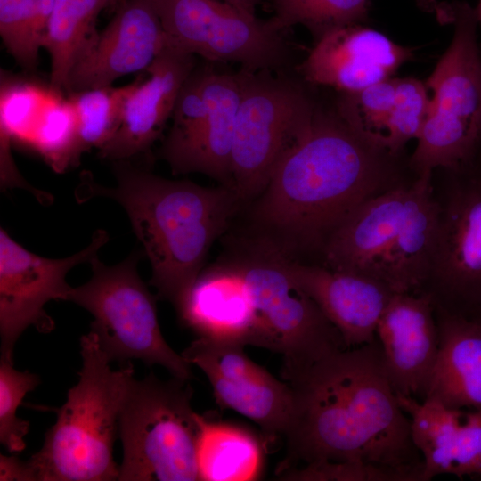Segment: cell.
<instances>
[{"instance_id": "ba28073f", "label": "cell", "mask_w": 481, "mask_h": 481, "mask_svg": "<svg viewBox=\"0 0 481 481\" xmlns=\"http://www.w3.org/2000/svg\"><path fill=\"white\" fill-rule=\"evenodd\" d=\"M143 252H134L114 265L98 256L90 262L92 277L71 288L67 301L88 311L91 330L110 362L132 359L160 365L172 377L190 380L192 364L165 340L158 321L156 298L141 279L137 265Z\"/></svg>"}, {"instance_id": "4316f807", "label": "cell", "mask_w": 481, "mask_h": 481, "mask_svg": "<svg viewBox=\"0 0 481 481\" xmlns=\"http://www.w3.org/2000/svg\"><path fill=\"white\" fill-rule=\"evenodd\" d=\"M396 398L410 419L411 436L424 461L422 481L450 474L454 441L464 412L433 399L420 402L400 394Z\"/></svg>"}, {"instance_id": "44dd1931", "label": "cell", "mask_w": 481, "mask_h": 481, "mask_svg": "<svg viewBox=\"0 0 481 481\" xmlns=\"http://www.w3.org/2000/svg\"><path fill=\"white\" fill-rule=\"evenodd\" d=\"M407 197L408 187L395 186L361 203L324 243L323 265L382 281L383 264L401 227Z\"/></svg>"}, {"instance_id": "4dcf8cb0", "label": "cell", "mask_w": 481, "mask_h": 481, "mask_svg": "<svg viewBox=\"0 0 481 481\" xmlns=\"http://www.w3.org/2000/svg\"><path fill=\"white\" fill-rule=\"evenodd\" d=\"M39 384L38 375L17 371L13 361L0 357V442L10 452L26 448L29 422L19 418L17 410L25 395Z\"/></svg>"}, {"instance_id": "7c38bea8", "label": "cell", "mask_w": 481, "mask_h": 481, "mask_svg": "<svg viewBox=\"0 0 481 481\" xmlns=\"http://www.w3.org/2000/svg\"><path fill=\"white\" fill-rule=\"evenodd\" d=\"M105 230H97L90 244L64 258L38 256L0 230V336L1 357L13 361V350L29 327L46 334L54 329L45 306L51 300H68L66 281L76 265L88 263L108 241Z\"/></svg>"}, {"instance_id": "8d00e7d4", "label": "cell", "mask_w": 481, "mask_h": 481, "mask_svg": "<svg viewBox=\"0 0 481 481\" xmlns=\"http://www.w3.org/2000/svg\"><path fill=\"white\" fill-rule=\"evenodd\" d=\"M224 1L237 9L250 13L255 14L256 8L261 0H221Z\"/></svg>"}, {"instance_id": "9c48e42d", "label": "cell", "mask_w": 481, "mask_h": 481, "mask_svg": "<svg viewBox=\"0 0 481 481\" xmlns=\"http://www.w3.org/2000/svg\"><path fill=\"white\" fill-rule=\"evenodd\" d=\"M240 264L256 312L254 346L283 356L282 373L347 349L337 328L292 277L287 254L275 245Z\"/></svg>"}, {"instance_id": "4fadbf2b", "label": "cell", "mask_w": 481, "mask_h": 481, "mask_svg": "<svg viewBox=\"0 0 481 481\" xmlns=\"http://www.w3.org/2000/svg\"><path fill=\"white\" fill-rule=\"evenodd\" d=\"M420 291L434 308L481 322V175L460 183L441 210L431 273Z\"/></svg>"}, {"instance_id": "d590c367", "label": "cell", "mask_w": 481, "mask_h": 481, "mask_svg": "<svg viewBox=\"0 0 481 481\" xmlns=\"http://www.w3.org/2000/svg\"><path fill=\"white\" fill-rule=\"evenodd\" d=\"M418 4L425 11L436 14L441 22H452L453 20V5L440 4L436 0H416Z\"/></svg>"}, {"instance_id": "30bf717a", "label": "cell", "mask_w": 481, "mask_h": 481, "mask_svg": "<svg viewBox=\"0 0 481 481\" xmlns=\"http://www.w3.org/2000/svg\"><path fill=\"white\" fill-rule=\"evenodd\" d=\"M169 44L249 71L291 70L292 48L268 20L221 0H150Z\"/></svg>"}, {"instance_id": "d6a6232c", "label": "cell", "mask_w": 481, "mask_h": 481, "mask_svg": "<svg viewBox=\"0 0 481 481\" xmlns=\"http://www.w3.org/2000/svg\"><path fill=\"white\" fill-rule=\"evenodd\" d=\"M281 479L298 481H408L395 470L363 461H322L291 469Z\"/></svg>"}, {"instance_id": "9a60e30c", "label": "cell", "mask_w": 481, "mask_h": 481, "mask_svg": "<svg viewBox=\"0 0 481 481\" xmlns=\"http://www.w3.org/2000/svg\"><path fill=\"white\" fill-rule=\"evenodd\" d=\"M150 0H125L74 66L69 93L112 86L124 76L146 70L167 45Z\"/></svg>"}, {"instance_id": "ffe728a7", "label": "cell", "mask_w": 481, "mask_h": 481, "mask_svg": "<svg viewBox=\"0 0 481 481\" xmlns=\"http://www.w3.org/2000/svg\"><path fill=\"white\" fill-rule=\"evenodd\" d=\"M288 267L297 283L339 331L347 348L376 340L379 321L394 295L387 284L289 258Z\"/></svg>"}, {"instance_id": "5bb4252c", "label": "cell", "mask_w": 481, "mask_h": 481, "mask_svg": "<svg viewBox=\"0 0 481 481\" xmlns=\"http://www.w3.org/2000/svg\"><path fill=\"white\" fill-rule=\"evenodd\" d=\"M244 346L197 338L181 355L205 373L222 407L249 418L268 437L283 436L293 412L292 388L254 363Z\"/></svg>"}, {"instance_id": "ac0fdd59", "label": "cell", "mask_w": 481, "mask_h": 481, "mask_svg": "<svg viewBox=\"0 0 481 481\" xmlns=\"http://www.w3.org/2000/svg\"><path fill=\"white\" fill-rule=\"evenodd\" d=\"M196 63L194 55L167 43L125 101L117 131L99 150L113 161L146 151L172 117L179 92Z\"/></svg>"}, {"instance_id": "e575fe53", "label": "cell", "mask_w": 481, "mask_h": 481, "mask_svg": "<svg viewBox=\"0 0 481 481\" xmlns=\"http://www.w3.org/2000/svg\"><path fill=\"white\" fill-rule=\"evenodd\" d=\"M0 480L37 481L28 461L17 456L0 455Z\"/></svg>"}, {"instance_id": "3957f363", "label": "cell", "mask_w": 481, "mask_h": 481, "mask_svg": "<svg viewBox=\"0 0 481 481\" xmlns=\"http://www.w3.org/2000/svg\"><path fill=\"white\" fill-rule=\"evenodd\" d=\"M115 186L99 184L84 171L75 190L78 202L109 198L126 210L151 265L158 297L178 306L202 272L207 254L225 229L239 201L228 186L204 187L169 180L116 161Z\"/></svg>"}, {"instance_id": "52a82bcc", "label": "cell", "mask_w": 481, "mask_h": 481, "mask_svg": "<svg viewBox=\"0 0 481 481\" xmlns=\"http://www.w3.org/2000/svg\"><path fill=\"white\" fill-rule=\"evenodd\" d=\"M239 71L229 188L245 200L264 191L279 160L311 127L318 105L291 70Z\"/></svg>"}, {"instance_id": "277c9868", "label": "cell", "mask_w": 481, "mask_h": 481, "mask_svg": "<svg viewBox=\"0 0 481 481\" xmlns=\"http://www.w3.org/2000/svg\"><path fill=\"white\" fill-rule=\"evenodd\" d=\"M80 354L78 381L54 409L57 420L43 446L28 460L37 481L118 480L113 447L134 365L128 361L112 370L92 331L80 338Z\"/></svg>"}, {"instance_id": "7a4b0ae2", "label": "cell", "mask_w": 481, "mask_h": 481, "mask_svg": "<svg viewBox=\"0 0 481 481\" xmlns=\"http://www.w3.org/2000/svg\"><path fill=\"white\" fill-rule=\"evenodd\" d=\"M384 153L357 136L336 111L318 107L308 131L281 157L257 207L270 229L322 247L361 203L386 187Z\"/></svg>"}, {"instance_id": "7402d4cb", "label": "cell", "mask_w": 481, "mask_h": 481, "mask_svg": "<svg viewBox=\"0 0 481 481\" xmlns=\"http://www.w3.org/2000/svg\"><path fill=\"white\" fill-rule=\"evenodd\" d=\"M175 309L197 338L254 346L255 306L240 265L202 271Z\"/></svg>"}, {"instance_id": "5b68a950", "label": "cell", "mask_w": 481, "mask_h": 481, "mask_svg": "<svg viewBox=\"0 0 481 481\" xmlns=\"http://www.w3.org/2000/svg\"><path fill=\"white\" fill-rule=\"evenodd\" d=\"M189 380L134 379L118 420L123 446L119 481H195L200 414Z\"/></svg>"}, {"instance_id": "d6986e66", "label": "cell", "mask_w": 481, "mask_h": 481, "mask_svg": "<svg viewBox=\"0 0 481 481\" xmlns=\"http://www.w3.org/2000/svg\"><path fill=\"white\" fill-rule=\"evenodd\" d=\"M428 104L421 81L390 77L358 92L340 93L335 111L367 144L395 154L419 137Z\"/></svg>"}, {"instance_id": "836d02e7", "label": "cell", "mask_w": 481, "mask_h": 481, "mask_svg": "<svg viewBox=\"0 0 481 481\" xmlns=\"http://www.w3.org/2000/svg\"><path fill=\"white\" fill-rule=\"evenodd\" d=\"M450 474L481 477V408L465 414L458 429Z\"/></svg>"}, {"instance_id": "2e32d148", "label": "cell", "mask_w": 481, "mask_h": 481, "mask_svg": "<svg viewBox=\"0 0 481 481\" xmlns=\"http://www.w3.org/2000/svg\"><path fill=\"white\" fill-rule=\"evenodd\" d=\"M376 338L395 394L423 401L439 353L430 295L394 293L379 321Z\"/></svg>"}, {"instance_id": "f546056e", "label": "cell", "mask_w": 481, "mask_h": 481, "mask_svg": "<svg viewBox=\"0 0 481 481\" xmlns=\"http://www.w3.org/2000/svg\"><path fill=\"white\" fill-rule=\"evenodd\" d=\"M53 170L61 173L79 162L77 127L69 101L49 94L29 140Z\"/></svg>"}, {"instance_id": "e0dca14e", "label": "cell", "mask_w": 481, "mask_h": 481, "mask_svg": "<svg viewBox=\"0 0 481 481\" xmlns=\"http://www.w3.org/2000/svg\"><path fill=\"white\" fill-rule=\"evenodd\" d=\"M411 55L383 33L355 23L315 41L299 70L306 83L354 93L390 78Z\"/></svg>"}, {"instance_id": "f1b7e54d", "label": "cell", "mask_w": 481, "mask_h": 481, "mask_svg": "<svg viewBox=\"0 0 481 481\" xmlns=\"http://www.w3.org/2000/svg\"><path fill=\"white\" fill-rule=\"evenodd\" d=\"M370 0H273V14L268 20L277 31L301 25L317 41L327 32L360 23L366 16Z\"/></svg>"}, {"instance_id": "cb8c5ba5", "label": "cell", "mask_w": 481, "mask_h": 481, "mask_svg": "<svg viewBox=\"0 0 481 481\" xmlns=\"http://www.w3.org/2000/svg\"><path fill=\"white\" fill-rule=\"evenodd\" d=\"M434 312L439 353L424 400L452 409L481 408V322L438 308Z\"/></svg>"}, {"instance_id": "83f0119b", "label": "cell", "mask_w": 481, "mask_h": 481, "mask_svg": "<svg viewBox=\"0 0 481 481\" xmlns=\"http://www.w3.org/2000/svg\"><path fill=\"white\" fill-rule=\"evenodd\" d=\"M143 76L130 84L69 93L68 98L75 113L80 154L91 148L99 150L117 131L124 103Z\"/></svg>"}, {"instance_id": "74e56055", "label": "cell", "mask_w": 481, "mask_h": 481, "mask_svg": "<svg viewBox=\"0 0 481 481\" xmlns=\"http://www.w3.org/2000/svg\"><path fill=\"white\" fill-rule=\"evenodd\" d=\"M117 1V0H116Z\"/></svg>"}, {"instance_id": "8992f818", "label": "cell", "mask_w": 481, "mask_h": 481, "mask_svg": "<svg viewBox=\"0 0 481 481\" xmlns=\"http://www.w3.org/2000/svg\"><path fill=\"white\" fill-rule=\"evenodd\" d=\"M477 20L470 5L453 4L452 40L426 84L432 97L412 158L420 174L439 167H464L481 140Z\"/></svg>"}, {"instance_id": "1f68e13d", "label": "cell", "mask_w": 481, "mask_h": 481, "mask_svg": "<svg viewBox=\"0 0 481 481\" xmlns=\"http://www.w3.org/2000/svg\"><path fill=\"white\" fill-rule=\"evenodd\" d=\"M34 0H0V35L9 53L25 69H34L39 49L34 27Z\"/></svg>"}, {"instance_id": "603a6c76", "label": "cell", "mask_w": 481, "mask_h": 481, "mask_svg": "<svg viewBox=\"0 0 481 481\" xmlns=\"http://www.w3.org/2000/svg\"><path fill=\"white\" fill-rule=\"evenodd\" d=\"M431 175L421 173L408 187L404 219L383 264L382 281L394 293L420 292L431 273L441 216Z\"/></svg>"}, {"instance_id": "484cf974", "label": "cell", "mask_w": 481, "mask_h": 481, "mask_svg": "<svg viewBox=\"0 0 481 481\" xmlns=\"http://www.w3.org/2000/svg\"><path fill=\"white\" fill-rule=\"evenodd\" d=\"M116 0H55L42 41L51 58L52 89L67 91L70 73L92 45L95 21L108 4Z\"/></svg>"}, {"instance_id": "6da1fadb", "label": "cell", "mask_w": 481, "mask_h": 481, "mask_svg": "<svg viewBox=\"0 0 481 481\" xmlns=\"http://www.w3.org/2000/svg\"><path fill=\"white\" fill-rule=\"evenodd\" d=\"M282 377L292 388L294 406L283 435L287 455L280 474L300 463L354 461L422 481L424 461L377 338L330 353Z\"/></svg>"}, {"instance_id": "d4e9b609", "label": "cell", "mask_w": 481, "mask_h": 481, "mask_svg": "<svg viewBox=\"0 0 481 481\" xmlns=\"http://www.w3.org/2000/svg\"><path fill=\"white\" fill-rule=\"evenodd\" d=\"M197 462L200 480H255L262 471L263 448L248 429L200 415Z\"/></svg>"}, {"instance_id": "8fae6325", "label": "cell", "mask_w": 481, "mask_h": 481, "mask_svg": "<svg viewBox=\"0 0 481 481\" xmlns=\"http://www.w3.org/2000/svg\"><path fill=\"white\" fill-rule=\"evenodd\" d=\"M208 62L179 92L162 156L173 173L200 172L229 186L241 77Z\"/></svg>"}]
</instances>
